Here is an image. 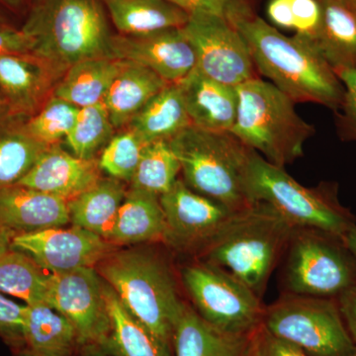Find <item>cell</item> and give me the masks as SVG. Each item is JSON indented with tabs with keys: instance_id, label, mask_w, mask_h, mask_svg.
I'll use <instances>...</instances> for the list:
<instances>
[{
	"instance_id": "6da1fadb",
	"label": "cell",
	"mask_w": 356,
	"mask_h": 356,
	"mask_svg": "<svg viewBox=\"0 0 356 356\" xmlns=\"http://www.w3.org/2000/svg\"><path fill=\"white\" fill-rule=\"evenodd\" d=\"M245 39L255 69L295 103L311 102L337 112L344 86L311 44L287 37L259 16L235 24Z\"/></svg>"
},
{
	"instance_id": "7a4b0ae2",
	"label": "cell",
	"mask_w": 356,
	"mask_h": 356,
	"mask_svg": "<svg viewBox=\"0 0 356 356\" xmlns=\"http://www.w3.org/2000/svg\"><path fill=\"white\" fill-rule=\"evenodd\" d=\"M294 229L275 211L257 202L234 214L201 250V259L235 276L261 298Z\"/></svg>"
},
{
	"instance_id": "3957f363",
	"label": "cell",
	"mask_w": 356,
	"mask_h": 356,
	"mask_svg": "<svg viewBox=\"0 0 356 356\" xmlns=\"http://www.w3.org/2000/svg\"><path fill=\"white\" fill-rule=\"evenodd\" d=\"M106 13L102 0H36L21 30L64 76L81 60L112 57Z\"/></svg>"
},
{
	"instance_id": "277c9868",
	"label": "cell",
	"mask_w": 356,
	"mask_h": 356,
	"mask_svg": "<svg viewBox=\"0 0 356 356\" xmlns=\"http://www.w3.org/2000/svg\"><path fill=\"white\" fill-rule=\"evenodd\" d=\"M192 191L234 212L254 205L248 187L252 151L229 131L189 125L170 140Z\"/></svg>"
},
{
	"instance_id": "5b68a950",
	"label": "cell",
	"mask_w": 356,
	"mask_h": 356,
	"mask_svg": "<svg viewBox=\"0 0 356 356\" xmlns=\"http://www.w3.org/2000/svg\"><path fill=\"white\" fill-rule=\"evenodd\" d=\"M99 264L98 273L129 313L172 346L173 332L185 303L168 264L158 254L142 250L108 254Z\"/></svg>"
},
{
	"instance_id": "8992f818",
	"label": "cell",
	"mask_w": 356,
	"mask_h": 356,
	"mask_svg": "<svg viewBox=\"0 0 356 356\" xmlns=\"http://www.w3.org/2000/svg\"><path fill=\"white\" fill-rule=\"evenodd\" d=\"M238 112L229 132L274 165L284 168L303 156L315 128L295 110V102L259 77L236 86Z\"/></svg>"
},
{
	"instance_id": "52a82bcc",
	"label": "cell",
	"mask_w": 356,
	"mask_h": 356,
	"mask_svg": "<svg viewBox=\"0 0 356 356\" xmlns=\"http://www.w3.org/2000/svg\"><path fill=\"white\" fill-rule=\"evenodd\" d=\"M248 187L252 203L261 202L280 215L294 229H312L343 238L355 218L337 198V184L308 188L252 151Z\"/></svg>"
},
{
	"instance_id": "ba28073f",
	"label": "cell",
	"mask_w": 356,
	"mask_h": 356,
	"mask_svg": "<svg viewBox=\"0 0 356 356\" xmlns=\"http://www.w3.org/2000/svg\"><path fill=\"white\" fill-rule=\"evenodd\" d=\"M261 324L311 356H351L355 351L337 299L288 293L264 309Z\"/></svg>"
},
{
	"instance_id": "9c48e42d",
	"label": "cell",
	"mask_w": 356,
	"mask_h": 356,
	"mask_svg": "<svg viewBox=\"0 0 356 356\" xmlns=\"http://www.w3.org/2000/svg\"><path fill=\"white\" fill-rule=\"evenodd\" d=\"M286 250L284 285L291 294L337 299L356 283V262L341 236L295 229Z\"/></svg>"
},
{
	"instance_id": "30bf717a",
	"label": "cell",
	"mask_w": 356,
	"mask_h": 356,
	"mask_svg": "<svg viewBox=\"0 0 356 356\" xmlns=\"http://www.w3.org/2000/svg\"><path fill=\"white\" fill-rule=\"evenodd\" d=\"M182 280L199 316L220 331L250 334L261 325L264 309L250 287L207 262L182 269Z\"/></svg>"
},
{
	"instance_id": "8fae6325",
	"label": "cell",
	"mask_w": 356,
	"mask_h": 356,
	"mask_svg": "<svg viewBox=\"0 0 356 356\" xmlns=\"http://www.w3.org/2000/svg\"><path fill=\"white\" fill-rule=\"evenodd\" d=\"M196 55V69L227 86H240L257 76L242 33L225 18L192 14L182 28Z\"/></svg>"
},
{
	"instance_id": "7c38bea8",
	"label": "cell",
	"mask_w": 356,
	"mask_h": 356,
	"mask_svg": "<svg viewBox=\"0 0 356 356\" xmlns=\"http://www.w3.org/2000/svg\"><path fill=\"white\" fill-rule=\"evenodd\" d=\"M104 287L105 281L93 267L50 274L48 305L76 327L81 346H102L109 336Z\"/></svg>"
},
{
	"instance_id": "4fadbf2b",
	"label": "cell",
	"mask_w": 356,
	"mask_h": 356,
	"mask_svg": "<svg viewBox=\"0 0 356 356\" xmlns=\"http://www.w3.org/2000/svg\"><path fill=\"white\" fill-rule=\"evenodd\" d=\"M159 201L165 218L163 240L178 250L201 252L236 213L178 178Z\"/></svg>"
},
{
	"instance_id": "5bb4252c",
	"label": "cell",
	"mask_w": 356,
	"mask_h": 356,
	"mask_svg": "<svg viewBox=\"0 0 356 356\" xmlns=\"http://www.w3.org/2000/svg\"><path fill=\"white\" fill-rule=\"evenodd\" d=\"M13 248L29 255L51 274L93 267L110 252L108 241L76 226L16 235Z\"/></svg>"
},
{
	"instance_id": "9a60e30c",
	"label": "cell",
	"mask_w": 356,
	"mask_h": 356,
	"mask_svg": "<svg viewBox=\"0 0 356 356\" xmlns=\"http://www.w3.org/2000/svg\"><path fill=\"white\" fill-rule=\"evenodd\" d=\"M111 55L151 70L168 83H180L196 67L195 51L182 28L113 35Z\"/></svg>"
},
{
	"instance_id": "2e32d148",
	"label": "cell",
	"mask_w": 356,
	"mask_h": 356,
	"mask_svg": "<svg viewBox=\"0 0 356 356\" xmlns=\"http://www.w3.org/2000/svg\"><path fill=\"white\" fill-rule=\"evenodd\" d=\"M63 74L34 53L0 55V100L11 113L34 116L54 95Z\"/></svg>"
},
{
	"instance_id": "e0dca14e",
	"label": "cell",
	"mask_w": 356,
	"mask_h": 356,
	"mask_svg": "<svg viewBox=\"0 0 356 356\" xmlns=\"http://www.w3.org/2000/svg\"><path fill=\"white\" fill-rule=\"evenodd\" d=\"M102 178L98 159H81L54 145L17 184L70 201Z\"/></svg>"
},
{
	"instance_id": "ac0fdd59",
	"label": "cell",
	"mask_w": 356,
	"mask_h": 356,
	"mask_svg": "<svg viewBox=\"0 0 356 356\" xmlns=\"http://www.w3.org/2000/svg\"><path fill=\"white\" fill-rule=\"evenodd\" d=\"M70 222L65 199L19 184L0 188V225L15 236L64 227Z\"/></svg>"
},
{
	"instance_id": "d6986e66",
	"label": "cell",
	"mask_w": 356,
	"mask_h": 356,
	"mask_svg": "<svg viewBox=\"0 0 356 356\" xmlns=\"http://www.w3.org/2000/svg\"><path fill=\"white\" fill-rule=\"evenodd\" d=\"M192 125L209 131H231L238 112L236 88L194 69L178 83Z\"/></svg>"
},
{
	"instance_id": "ffe728a7",
	"label": "cell",
	"mask_w": 356,
	"mask_h": 356,
	"mask_svg": "<svg viewBox=\"0 0 356 356\" xmlns=\"http://www.w3.org/2000/svg\"><path fill=\"white\" fill-rule=\"evenodd\" d=\"M250 334L220 331L185 304L172 337L175 356H243Z\"/></svg>"
},
{
	"instance_id": "44dd1931",
	"label": "cell",
	"mask_w": 356,
	"mask_h": 356,
	"mask_svg": "<svg viewBox=\"0 0 356 356\" xmlns=\"http://www.w3.org/2000/svg\"><path fill=\"white\" fill-rule=\"evenodd\" d=\"M166 84L151 70L134 63H124L103 100L116 131L127 127L134 117Z\"/></svg>"
},
{
	"instance_id": "7402d4cb",
	"label": "cell",
	"mask_w": 356,
	"mask_h": 356,
	"mask_svg": "<svg viewBox=\"0 0 356 356\" xmlns=\"http://www.w3.org/2000/svg\"><path fill=\"white\" fill-rule=\"evenodd\" d=\"M105 299L110 317V332L102 348L112 356H172V346L154 336L133 317L105 282Z\"/></svg>"
},
{
	"instance_id": "603a6c76",
	"label": "cell",
	"mask_w": 356,
	"mask_h": 356,
	"mask_svg": "<svg viewBox=\"0 0 356 356\" xmlns=\"http://www.w3.org/2000/svg\"><path fill=\"white\" fill-rule=\"evenodd\" d=\"M323 22L314 48L336 74L356 69V9L341 0H320Z\"/></svg>"
},
{
	"instance_id": "cb8c5ba5",
	"label": "cell",
	"mask_w": 356,
	"mask_h": 356,
	"mask_svg": "<svg viewBox=\"0 0 356 356\" xmlns=\"http://www.w3.org/2000/svg\"><path fill=\"white\" fill-rule=\"evenodd\" d=\"M118 34L140 35L184 28L189 15L168 0H102Z\"/></svg>"
},
{
	"instance_id": "d4e9b609",
	"label": "cell",
	"mask_w": 356,
	"mask_h": 356,
	"mask_svg": "<svg viewBox=\"0 0 356 356\" xmlns=\"http://www.w3.org/2000/svg\"><path fill=\"white\" fill-rule=\"evenodd\" d=\"M28 119L7 109L0 113V188L17 184L51 147L29 133Z\"/></svg>"
},
{
	"instance_id": "484cf974",
	"label": "cell",
	"mask_w": 356,
	"mask_h": 356,
	"mask_svg": "<svg viewBox=\"0 0 356 356\" xmlns=\"http://www.w3.org/2000/svg\"><path fill=\"white\" fill-rule=\"evenodd\" d=\"M192 125L178 83H168L128 124L144 145L170 142Z\"/></svg>"
},
{
	"instance_id": "4316f807",
	"label": "cell",
	"mask_w": 356,
	"mask_h": 356,
	"mask_svg": "<svg viewBox=\"0 0 356 356\" xmlns=\"http://www.w3.org/2000/svg\"><path fill=\"white\" fill-rule=\"evenodd\" d=\"M126 194L120 180L102 177L83 193L67 201L70 221L107 241Z\"/></svg>"
},
{
	"instance_id": "83f0119b",
	"label": "cell",
	"mask_w": 356,
	"mask_h": 356,
	"mask_svg": "<svg viewBox=\"0 0 356 356\" xmlns=\"http://www.w3.org/2000/svg\"><path fill=\"white\" fill-rule=\"evenodd\" d=\"M124 63L113 57L81 60L65 72L56 86L54 95L79 108L103 102Z\"/></svg>"
},
{
	"instance_id": "f1b7e54d",
	"label": "cell",
	"mask_w": 356,
	"mask_h": 356,
	"mask_svg": "<svg viewBox=\"0 0 356 356\" xmlns=\"http://www.w3.org/2000/svg\"><path fill=\"white\" fill-rule=\"evenodd\" d=\"M165 229V213L159 197L131 188L107 241L130 245L163 240Z\"/></svg>"
},
{
	"instance_id": "f546056e",
	"label": "cell",
	"mask_w": 356,
	"mask_h": 356,
	"mask_svg": "<svg viewBox=\"0 0 356 356\" xmlns=\"http://www.w3.org/2000/svg\"><path fill=\"white\" fill-rule=\"evenodd\" d=\"M25 348L39 356H72L79 344L76 327L48 304L26 305Z\"/></svg>"
},
{
	"instance_id": "4dcf8cb0",
	"label": "cell",
	"mask_w": 356,
	"mask_h": 356,
	"mask_svg": "<svg viewBox=\"0 0 356 356\" xmlns=\"http://www.w3.org/2000/svg\"><path fill=\"white\" fill-rule=\"evenodd\" d=\"M50 275L29 255L11 248L0 259V293L26 305L48 304Z\"/></svg>"
},
{
	"instance_id": "1f68e13d",
	"label": "cell",
	"mask_w": 356,
	"mask_h": 356,
	"mask_svg": "<svg viewBox=\"0 0 356 356\" xmlns=\"http://www.w3.org/2000/svg\"><path fill=\"white\" fill-rule=\"evenodd\" d=\"M181 166L165 140L145 145L131 188L161 197L177 180Z\"/></svg>"
},
{
	"instance_id": "d6a6232c",
	"label": "cell",
	"mask_w": 356,
	"mask_h": 356,
	"mask_svg": "<svg viewBox=\"0 0 356 356\" xmlns=\"http://www.w3.org/2000/svg\"><path fill=\"white\" fill-rule=\"evenodd\" d=\"M113 124L104 103L79 108L74 127L65 138L74 156L95 159V156L115 135Z\"/></svg>"
},
{
	"instance_id": "836d02e7",
	"label": "cell",
	"mask_w": 356,
	"mask_h": 356,
	"mask_svg": "<svg viewBox=\"0 0 356 356\" xmlns=\"http://www.w3.org/2000/svg\"><path fill=\"white\" fill-rule=\"evenodd\" d=\"M79 108L57 96H51L43 107L27 120L28 131L47 146L60 144L74 127Z\"/></svg>"
},
{
	"instance_id": "e575fe53",
	"label": "cell",
	"mask_w": 356,
	"mask_h": 356,
	"mask_svg": "<svg viewBox=\"0 0 356 356\" xmlns=\"http://www.w3.org/2000/svg\"><path fill=\"white\" fill-rule=\"evenodd\" d=\"M144 146L132 131L121 129L103 149L98 159L100 168L110 177L131 182L139 165Z\"/></svg>"
},
{
	"instance_id": "d590c367",
	"label": "cell",
	"mask_w": 356,
	"mask_h": 356,
	"mask_svg": "<svg viewBox=\"0 0 356 356\" xmlns=\"http://www.w3.org/2000/svg\"><path fill=\"white\" fill-rule=\"evenodd\" d=\"M192 14L219 16L235 25L255 15L252 0H168Z\"/></svg>"
},
{
	"instance_id": "8d00e7d4",
	"label": "cell",
	"mask_w": 356,
	"mask_h": 356,
	"mask_svg": "<svg viewBox=\"0 0 356 356\" xmlns=\"http://www.w3.org/2000/svg\"><path fill=\"white\" fill-rule=\"evenodd\" d=\"M337 74L344 86L343 103L336 112L337 133L343 140L356 142V69Z\"/></svg>"
},
{
	"instance_id": "74e56055",
	"label": "cell",
	"mask_w": 356,
	"mask_h": 356,
	"mask_svg": "<svg viewBox=\"0 0 356 356\" xmlns=\"http://www.w3.org/2000/svg\"><path fill=\"white\" fill-rule=\"evenodd\" d=\"M295 36L314 47L320 34L323 8L320 0H291Z\"/></svg>"
},
{
	"instance_id": "f35d334b",
	"label": "cell",
	"mask_w": 356,
	"mask_h": 356,
	"mask_svg": "<svg viewBox=\"0 0 356 356\" xmlns=\"http://www.w3.org/2000/svg\"><path fill=\"white\" fill-rule=\"evenodd\" d=\"M26 305H20L0 293V337L18 350L25 348L23 325Z\"/></svg>"
},
{
	"instance_id": "ab89813d",
	"label": "cell",
	"mask_w": 356,
	"mask_h": 356,
	"mask_svg": "<svg viewBox=\"0 0 356 356\" xmlns=\"http://www.w3.org/2000/svg\"><path fill=\"white\" fill-rule=\"evenodd\" d=\"M248 348L250 356H311L298 346L273 336L262 324L250 334Z\"/></svg>"
},
{
	"instance_id": "60d3db41",
	"label": "cell",
	"mask_w": 356,
	"mask_h": 356,
	"mask_svg": "<svg viewBox=\"0 0 356 356\" xmlns=\"http://www.w3.org/2000/svg\"><path fill=\"white\" fill-rule=\"evenodd\" d=\"M35 42L22 30L10 25L0 27V55L6 53H32Z\"/></svg>"
},
{
	"instance_id": "b9f144b4",
	"label": "cell",
	"mask_w": 356,
	"mask_h": 356,
	"mask_svg": "<svg viewBox=\"0 0 356 356\" xmlns=\"http://www.w3.org/2000/svg\"><path fill=\"white\" fill-rule=\"evenodd\" d=\"M337 301L346 329L356 344V283L339 295Z\"/></svg>"
},
{
	"instance_id": "7bdbcfd3",
	"label": "cell",
	"mask_w": 356,
	"mask_h": 356,
	"mask_svg": "<svg viewBox=\"0 0 356 356\" xmlns=\"http://www.w3.org/2000/svg\"><path fill=\"white\" fill-rule=\"evenodd\" d=\"M269 20L283 29L294 28L291 0H269L266 8Z\"/></svg>"
},
{
	"instance_id": "ee69618b",
	"label": "cell",
	"mask_w": 356,
	"mask_h": 356,
	"mask_svg": "<svg viewBox=\"0 0 356 356\" xmlns=\"http://www.w3.org/2000/svg\"><path fill=\"white\" fill-rule=\"evenodd\" d=\"M13 233L0 225V259L13 248Z\"/></svg>"
},
{
	"instance_id": "f6af8a7d",
	"label": "cell",
	"mask_w": 356,
	"mask_h": 356,
	"mask_svg": "<svg viewBox=\"0 0 356 356\" xmlns=\"http://www.w3.org/2000/svg\"><path fill=\"white\" fill-rule=\"evenodd\" d=\"M81 356H112L108 351L98 344H86L83 346Z\"/></svg>"
},
{
	"instance_id": "bcb514c9",
	"label": "cell",
	"mask_w": 356,
	"mask_h": 356,
	"mask_svg": "<svg viewBox=\"0 0 356 356\" xmlns=\"http://www.w3.org/2000/svg\"><path fill=\"white\" fill-rule=\"evenodd\" d=\"M343 241L356 262V225L351 227L350 231L346 234V236H343Z\"/></svg>"
},
{
	"instance_id": "7dc6e473",
	"label": "cell",
	"mask_w": 356,
	"mask_h": 356,
	"mask_svg": "<svg viewBox=\"0 0 356 356\" xmlns=\"http://www.w3.org/2000/svg\"><path fill=\"white\" fill-rule=\"evenodd\" d=\"M24 3L25 0H0L1 6H6L7 8L14 11L19 10L24 6Z\"/></svg>"
},
{
	"instance_id": "c3c4849f",
	"label": "cell",
	"mask_w": 356,
	"mask_h": 356,
	"mask_svg": "<svg viewBox=\"0 0 356 356\" xmlns=\"http://www.w3.org/2000/svg\"><path fill=\"white\" fill-rule=\"evenodd\" d=\"M17 356H39L33 353L32 351L28 350L27 348H22L18 350Z\"/></svg>"
},
{
	"instance_id": "681fc988",
	"label": "cell",
	"mask_w": 356,
	"mask_h": 356,
	"mask_svg": "<svg viewBox=\"0 0 356 356\" xmlns=\"http://www.w3.org/2000/svg\"><path fill=\"white\" fill-rule=\"evenodd\" d=\"M341 1L356 9V0H341Z\"/></svg>"
},
{
	"instance_id": "f907efd6",
	"label": "cell",
	"mask_w": 356,
	"mask_h": 356,
	"mask_svg": "<svg viewBox=\"0 0 356 356\" xmlns=\"http://www.w3.org/2000/svg\"><path fill=\"white\" fill-rule=\"evenodd\" d=\"M7 23L4 21L3 18L0 17V27H4V26H7Z\"/></svg>"
},
{
	"instance_id": "816d5d0a",
	"label": "cell",
	"mask_w": 356,
	"mask_h": 356,
	"mask_svg": "<svg viewBox=\"0 0 356 356\" xmlns=\"http://www.w3.org/2000/svg\"><path fill=\"white\" fill-rule=\"evenodd\" d=\"M6 107L4 106L3 104H2L1 100H0V113H1V112L3 111V110H6Z\"/></svg>"
},
{
	"instance_id": "f5cc1de1",
	"label": "cell",
	"mask_w": 356,
	"mask_h": 356,
	"mask_svg": "<svg viewBox=\"0 0 356 356\" xmlns=\"http://www.w3.org/2000/svg\"><path fill=\"white\" fill-rule=\"evenodd\" d=\"M248 343H250V341H248ZM243 356H250V348H248V344L247 350H245V355H243Z\"/></svg>"
},
{
	"instance_id": "db71d44e",
	"label": "cell",
	"mask_w": 356,
	"mask_h": 356,
	"mask_svg": "<svg viewBox=\"0 0 356 356\" xmlns=\"http://www.w3.org/2000/svg\"><path fill=\"white\" fill-rule=\"evenodd\" d=\"M351 356H356V348H355V353H353V355H351Z\"/></svg>"
}]
</instances>
